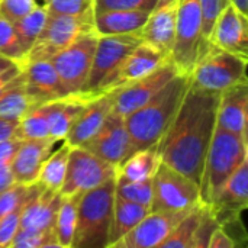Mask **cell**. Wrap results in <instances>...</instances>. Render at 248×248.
<instances>
[{
  "instance_id": "cell-1",
  "label": "cell",
  "mask_w": 248,
  "mask_h": 248,
  "mask_svg": "<svg viewBox=\"0 0 248 248\" xmlns=\"http://www.w3.org/2000/svg\"><path fill=\"white\" fill-rule=\"evenodd\" d=\"M219 92L189 83L182 103L155 150L163 163L199 185L205 155L217 126Z\"/></svg>"
},
{
  "instance_id": "cell-2",
  "label": "cell",
  "mask_w": 248,
  "mask_h": 248,
  "mask_svg": "<svg viewBox=\"0 0 248 248\" xmlns=\"http://www.w3.org/2000/svg\"><path fill=\"white\" fill-rule=\"evenodd\" d=\"M189 83V76L177 74L147 103L125 116L134 151L157 147L171 124Z\"/></svg>"
},
{
  "instance_id": "cell-3",
  "label": "cell",
  "mask_w": 248,
  "mask_h": 248,
  "mask_svg": "<svg viewBox=\"0 0 248 248\" xmlns=\"http://www.w3.org/2000/svg\"><path fill=\"white\" fill-rule=\"evenodd\" d=\"M248 158V138L215 126L199 180L201 203L208 206L238 166Z\"/></svg>"
},
{
  "instance_id": "cell-4",
  "label": "cell",
  "mask_w": 248,
  "mask_h": 248,
  "mask_svg": "<svg viewBox=\"0 0 248 248\" xmlns=\"http://www.w3.org/2000/svg\"><path fill=\"white\" fill-rule=\"evenodd\" d=\"M115 201V179L84 192L78 202L71 248H108Z\"/></svg>"
},
{
  "instance_id": "cell-5",
  "label": "cell",
  "mask_w": 248,
  "mask_h": 248,
  "mask_svg": "<svg viewBox=\"0 0 248 248\" xmlns=\"http://www.w3.org/2000/svg\"><path fill=\"white\" fill-rule=\"evenodd\" d=\"M247 57L225 51L208 41L189 78L202 89L221 93L237 83L247 81Z\"/></svg>"
},
{
  "instance_id": "cell-6",
  "label": "cell",
  "mask_w": 248,
  "mask_h": 248,
  "mask_svg": "<svg viewBox=\"0 0 248 248\" xmlns=\"http://www.w3.org/2000/svg\"><path fill=\"white\" fill-rule=\"evenodd\" d=\"M208 39L202 31V10L199 0H180L176 32L170 60L180 74L189 76Z\"/></svg>"
},
{
  "instance_id": "cell-7",
  "label": "cell",
  "mask_w": 248,
  "mask_h": 248,
  "mask_svg": "<svg viewBox=\"0 0 248 248\" xmlns=\"http://www.w3.org/2000/svg\"><path fill=\"white\" fill-rule=\"evenodd\" d=\"M94 15H60L46 12L42 31L28 51L26 61L51 60L80 35L94 31Z\"/></svg>"
},
{
  "instance_id": "cell-8",
  "label": "cell",
  "mask_w": 248,
  "mask_h": 248,
  "mask_svg": "<svg viewBox=\"0 0 248 248\" xmlns=\"http://www.w3.org/2000/svg\"><path fill=\"white\" fill-rule=\"evenodd\" d=\"M199 203V185L186 174L161 161L153 177V202L150 211H189Z\"/></svg>"
},
{
  "instance_id": "cell-9",
  "label": "cell",
  "mask_w": 248,
  "mask_h": 248,
  "mask_svg": "<svg viewBox=\"0 0 248 248\" xmlns=\"http://www.w3.org/2000/svg\"><path fill=\"white\" fill-rule=\"evenodd\" d=\"M97 39L99 35L96 31L83 33L51 58L54 68L68 94L84 93Z\"/></svg>"
},
{
  "instance_id": "cell-10",
  "label": "cell",
  "mask_w": 248,
  "mask_h": 248,
  "mask_svg": "<svg viewBox=\"0 0 248 248\" xmlns=\"http://www.w3.org/2000/svg\"><path fill=\"white\" fill-rule=\"evenodd\" d=\"M118 167L99 158L84 147H71L64 183L60 189L62 196L84 193L116 177Z\"/></svg>"
},
{
  "instance_id": "cell-11",
  "label": "cell",
  "mask_w": 248,
  "mask_h": 248,
  "mask_svg": "<svg viewBox=\"0 0 248 248\" xmlns=\"http://www.w3.org/2000/svg\"><path fill=\"white\" fill-rule=\"evenodd\" d=\"M140 32L122 35H99L92 68L84 86V93L97 94L100 86L118 68L124 58L141 42Z\"/></svg>"
},
{
  "instance_id": "cell-12",
  "label": "cell",
  "mask_w": 248,
  "mask_h": 248,
  "mask_svg": "<svg viewBox=\"0 0 248 248\" xmlns=\"http://www.w3.org/2000/svg\"><path fill=\"white\" fill-rule=\"evenodd\" d=\"M81 147L116 167L134 153L125 118L115 109L108 115L99 131Z\"/></svg>"
},
{
  "instance_id": "cell-13",
  "label": "cell",
  "mask_w": 248,
  "mask_h": 248,
  "mask_svg": "<svg viewBox=\"0 0 248 248\" xmlns=\"http://www.w3.org/2000/svg\"><path fill=\"white\" fill-rule=\"evenodd\" d=\"M177 74H180L179 70L171 62V60H169L144 77L131 81L129 84L122 86L116 90H112L113 109L125 118L126 115L132 113L144 103H147L163 86H166Z\"/></svg>"
},
{
  "instance_id": "cell-14",
  "label": "cell",
  "mask_w": 248,
  "mask_h": 248,
  "mask_svg": "<svg viewBox=\"0 0 248 248\" xmlns=\"http://www.w3.org/2000/svg\"><path fill=\"white\" fill-rule=\"evenodd\" d=\"M170 57L153 46L148 42L141 41L118 65V68L106 78V81L100 86L99 93H106L116 90L122 86L135 81L145 74L154 71L164 62H167Z\"/></svg>"
},
{
  "instance_id": "cell-15",
  "label": "cell",
  "mask_w": 248,
  "mask_h": 248,
  "mask_svg": "<svg viewBox=\"0 0 248 248\" xmlns=\"http://www.w3.org/2000/svg\"><path fill=\"white\" fill-rule=\"evenodd\" d=\"M193 209V208H192ZM189 211L148 212L112 248H160L161 243Z\"/></svg>"
},
{
  "instance_id": "cell-16",
  "label": "cell",
  "mask_w": 248,
  "mask_h": 248,
  "mask_svg": "<svg viewBox=\"0 0 248 248\" xmlns=\"http://www.w3.org/2000/svg\"><path fill=\"white\" fill-rule=\"evenodd\" d=\"M248 206V158L230 176L225 185L219 189L211 205L212 215L219 225H225L238 219Z\"/></svg>"
},
{
  "instance_id": "cell-17",
  "label": "cell",
  "mask_w": 248,
  "mask_h": 248,
  "mask_svg": "<svg viewBox=\"0 0 248 248\" xmlns=\"http://www.w3.org/2000/svg\"><path fill=\"white\" fill-rule=\"evenodd\" d=\"M208 41L225 51L248 58V15L228 3L218 15Z\"/></svg>"
},
{
  "instance_id": "cell-18",
  "label": "cell",
  "mask_w": 248,
  "mask_h": 248,
  "mask_svg": "<svg viewBox=\"0 0 248 248\" xmlns=\"http://www.w3.org/2000/svg\"><path fill=\"white\" fill-rule=\"evenodd\" d=\"M179 3L180 0H157L154 7L150 10L148 19L140 29V35L144 42L151 44L169 57L174 41Z\"/></svg>"
},
{
  "instance_id": "cell-19",
  "label": "cell",
  "mask_w": 248,
  "mask_h": 248,
  "mask_svg": "<svg viewBox=\"0 0 248 248\" xmlns=\"http://www.w3.org/2000/svg\"><path fill=\"white\" fill-rule=\"evenodd\" d=\"M61 199V192L46 189L38 182L32 183L28 199L22 209L20 228L54 230Z\"/></svg>"
},
{
  "instance_id": "cell-20",
  "label": "cell",
  "mask_w": 248,
  "mask_h": 248,
  "mask_svg": "<svg viewBox=\"0 0 248 248\" xmlns=\"http://www.w3.org/2000/svg\"><path fill=\"white\" fill-rule=\"evenodd\" d=\"M57 142L60 141L51 137L23 140L9 167L15 183H20L26 186L36 183L41 167L45 163V160L49 157V154L54 151Z\"/></svg>"
},
{
  "instance_id": "cell-21",
  "label": "cell",
  "mask_w": 248,
  "mask_h": 248,
  "mask_svg": "<svg viewBox=\"0 0 248 248\" xmlns=\"http://www.w3.org/2000/svg\"><path fill=\"white\" fill-rule=\"evenodd\" d=\"M113 109V94L112 92L94 94L78 113L73 125L70 126L65 142L71 147L84 145L102 126L108 115Z\"/></svg>"
},
{
  "instance_id": "cell-22",
  "label": "cell",
  "mask_w": 248,
  "mask_h": 248,
  "mask_svg": "<svg viewBox=\"0 0 248 248\" xmlns=\"http://www.w3.org/2000/svg\"><path fill=\"white\" fill-rule=\"evenodd\" d=\"M248 81L237 83L219 93L217 126L247 137Z\"/></svg>"
},
{
  "instance_id": "cell-23",
  "label": "cell",
  "mask_w": 248,
  "mask_h": 248,
  "mask_svg": "<svg viewBox=\"0 0 248 248\" xmlns=\"http://www.w3.org/2000/svg\"><path fill=\"white\" fill-rule=\"evenodd\" d=\"M22 70L25 76V89L36 102H48L68 94L51 60L26 61Z\"/></svg>"
},
{
  "instance_id": "cell-24",
  "label": "cell",
  "mask_w": 248,
  "mask_h": 248,
  "mask_svg": "<svg viewBox=\"0 0 248 248\" xmlns=\"http://www.w3.org/2000/svg\"><path fill=\"white\" fill-rule=\"evenodd\" d=\"M93 93H71L60 99L51 100L49 108V137L57 141H64L67 132L84 105L93 97Z\"/></svg>"
},
{
  "instance_id": "cell-25",
  "label": "cell",
  "mask_w": 248,
  "mask_h": 248,
  "mask_svg": "<svg viewBox=\"0 0 248 248\" xmlns=\"http://www.w3.org/2000/svg\"><path fill=\"white\" fill-rule=\"evenodd\" d=\"M150 10L112 9L94 13L93 25L97 35H122L140 32L148 19Z\"/></svg>"
},
{
  "instance_id": "cell-26",
  "label": "cell",
  "mask_w": 248,
  "mask_h": 248,
  "mask_svg": "<svg viewBox=\"0 0 248 248\" xmlns=\"http://www.w3.org/2000/svg\"><path fill=\"white\" fill-rule=\"evenodd\" d=\"M148 212H150L148 206L126 201L115 193L108 248H112L116 241H119L125 234H128Z\"/></svg>"
},
{
  "instance_id": "cell-27",
  "label": "cell",
  "mask_w": 248,
  "mask_h": 248,
  "mask_svg": "<svg viewBox=\"0 0 248 248\" xmlns=\"http://www.w3.org/2000/svg\"><path fill=\"white\" fill-rule=\"evenodd\" d=\"M160 163L161 158L155 147L138 150L118 166L116 173L131 182H147L153 180Z\"/></svg>"
},
{
  "instance_id": "cell-28",
  "label": "cell",
  "mask_w": 248,
  "mask_h": 248,
  "mask_svg": "<svg viewBox=\"0 0 248 248\" xmlns=\"http://www.w3.org/2000/svg\"><path fill=\"white\" fill-rule=\"evenodd\" d=\"M83 193H74L62 196L60 209L55 218V237L60 248H71L76 225H77V215H78V202Z\"/></svg>"
},
{
  "instance_id": "cell-29",
  "label": "cell",
  "mask_w": 248,
  "mask_h": 248,
  "mask_svg": "<svg viewBox=\"0 0 248 248\" xmlns=\"http://www.w3.org/2000/svg\"><path fill=\"white\" fill-rule=\"evenodd\" d=\"M36 102L25 89V76L23 70L16 81L0 96V116L20 119Z\"/></svg>"
},
{
  "instance_id": "cell-30",
  "label": "cell",
  "mask_w": 248,
  "mask_h": 248,
  "mask_svg": "<svg viewBox=\"0 0 248 248\" xmlns=\"http://www.w3.org/2000/svg\"><path fill=\"white\" fill-rule=\"evenodd\" d=\"M70 148L71 145L67 144L65 141H62V144L57 150L54 148V151L49 154V157L45 160V163L41 167L38 183H41L46 189L60 192L67 173Z\"/></svg>"
},
{
  "instance_id": "cell-31",
  "label": "cell",
  "mask_w": 248,
  "mask_h": 248,
  "mask_svg": "<svg viewBox=\"0 0 248 248\" xmlns=\"http://www.w3.org/2000/svg\"><path fill=\"white\" fill-rule=\"evenodd\" d=\"M49 108L51 100L36 103L20 118L17 134L22 140L49 137Z\"/></svg>"
},
{
  "instance_id": "cell-32",
  "label": "cell",
  "mask_w": 248,
  "mask_h": 248,
  "mask_svg": "<svg viewBox=\"0 0 248 248\" xmlns=\"http://www.w3.org/2000/svg\"><path fill=\"white\" fill-rule=\"evenodd\" d=\"M203 214V205L199 203L190 212H187L170 231L160 248H192L193 238L199 221Z\"/></svg>"
},
{
  "instance_id": "cell-33",
  "label": "cell",
  "mask_w": 248,
  "mask_h": 248,
  "mask_svg": "<svg viewBox=\"0 0 248 248\" xmlns=\"http://www.w3.org/2000/svg\"><path fill=\"white\" fill-rule=\"evenodd\" d=\"M0 55L23 67L28 52L22 46L12 20L0 15Z\"/></svg>"
},
{
  "instance_id": "cell-34",
  "label": "cell",
  "mask_w": 248,
  "mask_h": 248,
  "mask_svg": "<svg viewBox=\"0 0 248 248\" xmlns=\"http://www.w3.org/2000/svg\"><path fill=\"white\" fill-rule=\"evenodd\" d=\"M45 19H46L45 7L38 6L36 9L29 12L26 16H23L19 20L13 22L16 33L19 36V41H20V44H22V46L25 48L26 52L31 49V46L33 45V42L38 38L39 32L42 31Z\"/></svg>"
},
{
  "instance_id": "cell-35",
  "label": "cell",
  "mask_w": 248,
  "mask_h": 248,
  "mask_svg": "<svg viewBox=\"0 0 248 248\" xmlns=\"http://www.w3.org/2000/svg\"><path fill=\"white\" fill-rule=\"evenodd\" d=\"M115 193L126 201L138 205L151 206L153 202V180L147 182H131L116 173L115 177Z\"/></svg>"
},
{
  "instance_id": "cell-36",
  "label": "cell",
  "mask_w": 248,
  "mask_h": 248,
  "mask_svg": "<svg viewBox=\"0 0 248 248\" xmlns=\"http://www.w3.org/2000/svg\"><path fill=\"white\" fill-rule=\"evenodd\" d=\"M58 247L54 230H29L20 228L15 234L10 248H51ZM60 248V247H58Z\"/></svg>"
},
{
  "instance_id": "cell-37",
  "label": "cell",
  "mask_w": 248,
  "mask_h": 248,
  "mask_svg": "<svg viewBox=\"0 0 248 248\" xmlns=\"http://www.w3.org/2000/svg\"><path fill=\"white\" fill-rule=\"evenodd\" d=\"M94 0H44V7L49 13L60 15H94Z\"/></svg>"
},
{
  "instance_id": "cell-38",
  "label": "cell",
  "mask_w": 248,
  "mask_h": 248,
  "mask_svg": "<svg viewBox=\"0 0 248 248\" xmlns=\"http://www.w3.org/2000/svg\"><path fill=\"white\" fill-rule=\"evenodd\" d=\"M31 190V187H29ZM29 195V192H28ZM28 195L4 217L0 219V248H10V243L20 227V217L23 205L28 199Z\"/></svg>"
},
{
  "instance_id": "cell-39",
  "label": "cell",
  "mask_w": 248,
  "mask_h": 248,
  "mask_svg": "<svg viewBox=\"0 0 248 248\" xmlns=\"http://www.w3.org/2000/svg\"><path fill=\"white\" fill-rule=\"evenodd\" d=\"M218 227H219V224L215 219V217L212 215L211 209L203 205V214H202V218L196 228L192 248H208L209 238Z\"/></svg>"
},
{
  "instance_id": "cell-40",
  "label": "cell",
  "mask_w": 248,
  "mask_h": 248,
  "mask_svg": "<svg viewBox=\"0 0 248 248\" xmlns=\"http://www.w3.org/2000/svg\"><path fill=\"white\" fill-rule=\"evenodd\" d=\"M29 186L20 185V183H13L3 192H0V219L4 218L29 192Z\"/></svg>"
},
{
  "instance_id": "cell-41",
  "label": "cell",
  "mask_w": 248,
  "mask_h": 248,
  "mask_svg": "<svg viewBox=\"0 0 248 248\" xmlns=\"http://www.w3.org/2000/svg\"><path fill=\"white\" fill-rule=\"evenodd\" d=\"M38 6L39 4L36 0H0V15L12 22H16Z\"/></svg>"
},
{
  "instance_id": "cell-42",
  "label": "cell",
  "mask_w": 248,
  "mask_h": 248,
  "mask_svg": "<svg viewBox=\"0 0 248 248\" xmlns=\"http://www.w3.org/2000/svg\"><path fill=\"white\" fill-rule=\"evenodd\" d=\"M228 3L230 0H199V6L202 10V31L205 39H208L218 15Z\"/></svg>"
},
{
  "instance_id": "cell-43",
  "label": "cell",
  "mask_w": 248,
  "mask_h": 248,
  "mask_svg": "<svg viewBox=\"0 0 248 248\" xmlns=\"http://www.w3.org/2000/svg\"><path fill=\"white\" fill-rule=\"evenodd\" d=\"M157 0H94V13L112 9H142L151 10Z\"/></svg>"
},
{
  "instance_id": "cell-44",
  "label": "cell",
  "mask_w": 248,
  "mask_h": 248,
  "mask_svg": "<svg viewBox=\"0 0 248 248\" xmlns=\"http://www.w3.org/2000/svg\"><path fill=\"white\" fill-rule=\"evenodd\" d=\"M22 138L19 135L12 137L10 140H6L3 142H0V169H7L12 164V160L19 148V145L22 144Z\"/></svg>"
},
{
  "instance_id": "cell-45",
  "label": "cell",
  "mask_w": 248,
  "mask_h": 248,
  "mask_svg": "<svg viewBox=\"0 0 248 248\" xmlns=\"http://www.w3.org/2000/svg\"><path fill=\"white\" fill-rule=\"evenodd\" d=\"M235 241L230 237V234L219 225L211 235L208 248H235Z\"/></svg>"
},
{
  "instance_id": "cell-46",
  "label": "cell",
  "mask_w": 248,
  "mask_h": 248,
  "mask_svg": "<svg viewBox=\"0 0 248 248\" xmlns=\"http://www.w3.org/2000/svg\"><path fill=\"white\" fill-rule=\"evenodd\" d=\"M20 73H22V67L19 64H12L10 67L0 71V96L16 81Z\"/></svg>"
},
{
  "instance_id": "cell-47",
  "label": "cell",
  "mask_w": 248,
  "mask_h": 248,
  "mask_svg": "<svg viewBox=\"0 0 248 248\" xmlns=\"http://www.w3.org/2000/svg\"><path fill=\"white\" fill-rule=\"evenodd\" d=\"M19 121L20 119H13V118H3L0 116V142L10 140L12 137L19 135Z\"/></svg>"
},
{
  "instance_id": "cell-48",
  "label": "cell",
  "mask_w": 248,
  "mask_h": 248,
  "mask_svg": "<svg viewBox=\"0 0 248 248\" xmlns=\"http://www.w3.org/2000/svg\"><path fill=\"white\" fill-rule=\"evenodd\" d=\"M13 183H15V180H13L10 169L9 167L7 169H0V192L7 189Z\"/></svg>"
},
{
  "instance_id": "cell-49",
  "label": "cell",
  "mask_w": 248,
  "mask_h": 248,
  "mask_svg": "<svg viewBox=\"0 0 248 248\" xmlns=\"http://www.w3.org/2000/svg\"><path fill=\"white\" fill-rule=\"evenodd\" d=\"M230 3H232L241 13L248 15V0H230Z\"/></svg>"
},
{
  "instance_id": "cell-50",
  "label": "cell",
  "mask_w": 248,
  "mask_h": 248,
  "mask_svg": "<svg viewBox=\"0 0 248 248\" xmlns=\"http://www.w3.org/2000/svg\"><path fill=\"white\" fill-rule=\"evenodd\" d=\"M12 64H16V62H13V61H10V60H7V58H4V57L0 55V71H3L4 68L10 67Z\"/></svg>"
}]
</instances>
